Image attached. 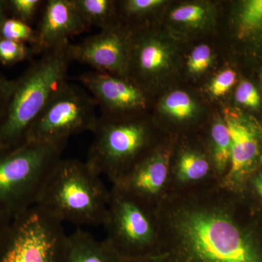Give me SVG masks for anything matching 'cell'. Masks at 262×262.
<instances>
[{"label": "cell", "instance_id": "30", "mask_svg": "<svg viewBox=\"0 0 262 262\" xmlns=\"http://www.w3.org/2000/svg\"><path fill=\"white\" fill-rule=\"evenodd\" d=\"M13 219L8 212L0 208V238Z\"/></svg>", "mask_w": 262, "mask_h": 262}, {"label": "cell", "instance_id": "25", "mask_svg": "<svg viewBox=\"0 0 262 262\" xmlns=\"http://www.w3.org/2000/svg\"><path fill=\"white\" fill-rule=\"evenodd\" d=\"M241 24L245 30H252L262 26V0L246 2L239 15Z\"/></svg>", "mask_w": 262, "mask_h": 262}, {"label": "cell", "instance_id": "8", "mask_svg": "<svg viewBox=\"0 0 262 262\" xmlns=\"http://www.w3.org/2000/svg\"><path fill=\"white\" fill-rule=\"evenodd\" d=\"M96 107L91 94L67 82L53 95L33 124L27 142L61 144L76 134L94 133L99 118Z\"/></svg>", "mask_w": 262, "mask_h": 262}, {"label": "cell", "instance_id": "19", "mask_svg": "<svg viewBox=\"0 0 262 262\" xmlns=\"http://www.w3.org/2000/svg\"><path fill=\"white\" fill-rule=\"evenodd\" d=\"M209 168V163L203 155L194 151H186L179 159V178L184 182L200 180L206 177Z\"/></svg>", "mask_w": 262, "mask_h": 262}, {"label": "cell", "instance_id": "4", "mask_svg": "<svg viewBox=\"0 0 262 262\" xmlns=\"http://www.w3.org/2000/svg\"><path fill=\"white\" fill-rule=\"evenodd\" d=\"M66 144L27 141L0 152V208L14 218L36 206Z\"/></svg>", "mask_w": 262, "mask_h": 262}, {"label": "cell", "instance_id": "27", "mask_svg": "<svg viewBox=\"0 0 262 262\" xmlns=\"http://www.w3.org/2000/svg\"><path fill=\"white\" fill-rule=\"evenodd\" d=\"M236 82V73L232 70H225L215 76L210 84L209 91L215 97L225 96Z\"/></svg>", "mask_w": 262, "mask_h": 262}, {"label": "cell", "instance_id": "31", "mask_svg": "<svg viewBox=\"0 0 262 262\" xmlns=\"http://www.w3.org/2000/svg\"><path fill=\"white\" fill-rule=\"evenodd\" d=\"M8 0H0V27L8 17Z\"/></svg>", "mask_w": 262, "mask_h": 262}, {"label": "cell", "instance_id": "33", "mask_svg": "<svg viewBox=\"0 0 262 262\" xmlns=\"http://www.w3.org/2000/svg\"><path fill=\"white\" fill-rule=\"evenodd\" d=\"M124 262H152V261H124Z\"/></svg>", "mask_w": 262, "mask_h": 262}, {"label": "cell", "instance_id": "6", "mask_svg": "<svg viewBox=\"0 0 262 262\" xmlns=\"http://www.w3.org/2000/svg\"><path fill=\"white\" fill-rule=\"evenodd\" d=\"M63 224L36 206L12 220L0 238V262H63Z\"/></svg>", "mask_w": 262, "mask_h": 262}, {"label": "cell", "instance_id": "17", "mask_svg": "<svg viewBox=\"0 0 262 262\" xmlns=\"http://www.w3.org/2000/svg\"><path fill=\"white\" fill-rule=\"evenodd\" d=\"M158 108L162 113L178 120L191 118L195 113L196 103L187 93L175 91L162 98Z\"/></svg>", "mask_w": 262, "mask_h": 262}, {"label": "cell", "instance_id": "3", "mask_svg": "<svg viewBox=\"0 0 262 262\" xmlns=\"http://www.w3.org/2000/svg\"><path fill=\"white\" fill-rule=\"evenodd\" d=\"M110 194L99 175L86 161L61 159L50 175L37 205L62 224L103 225Z\"/></svg>", "mask_w": 262, "mask_h": 262}, {"label": "cell", "instance_id": "11", "mask_svg": "<svg viewBox=\"0 0 262 262\" xmlns=\"http://www.w3.org/2000/svg\"><path fill=\"white\" fill-rule=\"evenodd\" d=\"M43 9L36 29L37 43L33 48L36 55L68 44L70 37L89 28L73 0H48Z\"/></svg>", "mask_w": 262, "mask_h": 262}, {"label": "cell", "instance_id": "2", "mask_svg": "<svg viewBox=\"0 0 262 262\" xmlns=\"http://www.w3.org/2000/svg\"><path fill=\"white\" fill-rule=\"evenodd\" d=\"M70 43L42 53L15 80L8 106L0 121V152L27 142L33 124L48 101L67 81Z\"/></svg>", "mask_w": 262, "mask_h": 262}, {"label": "cell", "instance_id": "24", "mask_svg": "<svg viewBox=\"0 0 262 262\" xmlns=\"http://www.w3.org/2000/svg\"><path fill=\"white\" fill-rule=\"evenodd\" d=\"M163 0H127L120 4V11L125 18L141 19L163 4Z\"/></svg>", "mask_w": 262, "mask_h": 262}, {"label": "cell", "instance_id": "13", "mask_svg": "<svg viewBox=\"0 0 262 262\" xmlns=\"http://www.w3.org/2000/svg\"><path fill=\"white\" fill-rule=\"evenodd\" d=\"M170 54L168 48L152 36H133L128 77L136 75L149 80L168 67Z\"/></svg>", "mask_w": 262, "mask_h": 262}, {"label": "cell", "instance_id": "1", "mask_svg": "<svg viewBox=\"0 0 262 262\" xmlns=\"http://www.w3.org/2000/svg\"><path fill=\"white\" fill-rule=\"evenodd\" d=\"M158 251L152 262H262V247L241 228L223 193L177 196L153 206Z\"/></svg>", "mask_w": 262, "mask_h": 262}, {"label": "cell", "instance_id": "26", "mask_svg": "<svg viewBox=\"0 0 262 262\" xmlns=\"http://www.w3.org/2000/svg\"><path fill=\"white\" fill-rule=\"evenodd\" d=\"M212 61L211 48L207 45H200L192 50L188 58V70L192 74L203 73L208 70Z\"/></svg>", "mask_w": 262, "mask_h": 262}, {"label": "cell", "instance_id": "10", "mask_svg": "<svg viewBox=\"0 0 262 262\" xmlns=\"http://www.w3.org/2000/svg\"><path fill=\"white\" fill-rule=\"evenodd\" d=\"M78 80L89 90L105 118L129 117L147 107L144 90L130 77L94 71L82 74Z\"/></svg>", "mask_w": 262, "mask_h": 262}, {"label": "cell", "instance_id": "12", "mask_svg": "<svg viewBox=\"0 0 262 262\" xmlns=\"http://www.w3.org/2000/svg\"><path fill=\"white\" fill-rule=\"evenodd\" d=\"M168 174V158L162 153L151 152L139 160L114 186L153 204Z\"/></svg>", "mask_w": 262, "mask_h": 262}, {"label": "cell", "instance_id": "29", "mask_svg": "<svg viewBox=\"0 0 262 262\" xmlns=\"http://www.w3.org/2000/svg\"><path fill=\"white\" fill-rule=\"evenodd\" d=\"M14 83L15 80H9L3 74L0 73V121L8 106Z\"/></svg>", "mask_w": 262, "mask_h": 262}, {"label": "cell", "instance_id": "20", "mask_svg": "<svg viewBox=\"0 0 262 262\" xmlns=\"http://www.w3.org/2000/svg\"><path fill=\"white\" fill-rule=\"evenodd\" d=\"M0 38L24 43L34 48L37 43V32L29 24L8 17L0 27Z\"/></svg>", "mask_w": 262, "mask_h": 262}, {"label": "cell", "instance_id": "18", "mask_svg": "<svg viewBox=\"0 0 262 262\" xmlns=\"http://www.w3.org/2000/svg\"><path fill=\"white\" fill-rule=\"evenodd\" d=\"M211 137L215 166L222 173L230 163L232 155V141L225 120H215L212 126Z\"/></svg>", "mask_w": 262, "mask_h": 262}, {"label": "cell", "instance_id": "5", "mask_svg": "<svg viewBox=\"0 0 262 262\" xmlns=\"http://www.w3.org/2000/svg\"><path fill=\"white\" fill-rule=\"evenodd\" d=\"M106 241L125 261H152L158 251L153 205L114 186L106 220Z\"/></svg>", "mask_w": 262, "mask_h": 262}, {"label": "cell", "instance_id": "16", "mask_svg": "<svg viewBox=\"0 0 262 262\" xmlns=\"http://www.w3.org/2000/svg\"><path fill=\"white\" fill-rule=\"evenodd\" d=\"M76 8L89 27L107 29L117 26V9L111 0H73Z\"/></svg>", "mask_w": 262, "mask_h": 262}, {"label": "cell", "instance_id": "21", "mask_svg": "<svg viewBox=\"0 0 262 262\" xmlns=\"http://www.w3.org/2000/svg\"><path fill=\"white\" fill-rule=\"evenodd\" d=\"M36 53L32 46L0 38V63L5 66H13L31 60Z\"/></svg>", "mask_w": 262, "mask_h": 262}, {"label": "cell", "instance_id": "22", "mask_svg": "<svg viewBox=\"0 0 262 262\" xmlns=\"http://www.w3.org/2000/svg\"><path fill=\"white\" fill-rule=\"evenodd\" d=\"M206 8L200 4L181 5L172 10L170 18L177 23L198 27L204 24L207 18Z\"/></svg>", "mask_w": 262, "mask_h": 262}, {"label": "cell", "instance_id": "9", "mask_svg": "<svg viewBox=\"0 0 262 262\" xmlns=\"http://www.w3.org/2000/svg\"><path fill=\"white\" fill-rule=\"evenodd\" d=\"M133 32L119 24L101 30L78 44H70L71 60L91 66L97 72L128 77Z\"/></svg>", "mask_w": 262, "mask_h": 262}, {"label": "cell", "instance_id": "7", "mask_svg": "<svg viewBox=\"0 0 262 262\" xmlns=\"http://www.w3.org/2000/svg\"><path fill=\"white\" fill-rule=\"evenodd\" d=\"M94 134L86 163L114 184L147 155L144 152L149 144V129L140 119L101 117Z\"/></svg>", "mask_w": 262, "mask_h": 262}, {"label": "cell", "instance_id": "32", "mask_svg": "<svg viewBox=\"0 0 262 262\" xmlns=\"http://www.w3.org/2000/svg\"><path fill=\"white\" fill-rule=\"evenodd\" d=\"M254 185L258 195L262 198V173L260 174L255 180Z\"/></svg>", "mask_w": 262, "mask_h": 262}, {"label": "cell", "instance_id": "15", "mask_svg": "<svg viewBox=\"0 0 262 262\" xmlns=\"http://www.w3.org/2000/svg\"><path fill=\"white\" fill-rule=\"evenodd\" d=\"M106 239L98 241L79 227L67 239L63 262H124Z\"/></svg>", "mask_w": 262, "mask_h": 262}, {"label": "cell", "instance_id": "28", "mask_svg": "<svg viewBox=\"0 0 262 262\" xmlns=\"http://www.w3.org/2000/svg\"><path fill=\"white\" fill-rule=\"evenodd\" d=\"M235 99L237 103L248 107L256 108L260 104V96L251 82L244 80L236 89Z\"/></svg>", "mask_w": 262, "mask_h": 262}, {"label": "cell", "instance_id": "23", "mask_svg": "<svg viewBox=\"0 0 262 262\" xmlns=\"http://www.w3.org/2000/svg\"><path fill=\"white\" fill-rule=\"evenodd\" d=\"M44 3L42 0H8V13L12 18L30 25Z\"/></svg>", "mask_w": 262, "mask_h": 262}, {"label": "cell", "instance_id": "14", "mask_svg": "<svg viewBox=\"0 0 262 262\" xmlns=\"http://www.w3.org/2000/svg\"><path fill=\"white\" fill-rule=\"evenodd\" d=\"M225 122L232 141L229 175L238 176L249 168L259 155L257 134L248 122L228 113Z\"/></svg>", "mask_w": 262, "mask_h": 262}]
</instances>
